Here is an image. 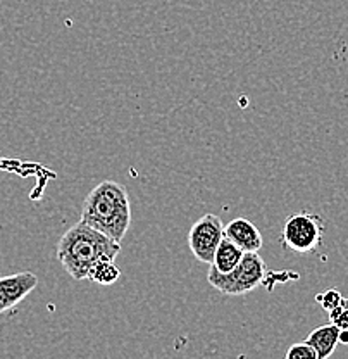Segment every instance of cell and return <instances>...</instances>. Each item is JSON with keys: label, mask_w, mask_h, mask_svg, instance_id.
<instances>
[{"label": "cell", "mask_w": 348, "mask_h": 359, "mask_svg": "<svg viewBox=\"0 0 348 359\" xmlns=\"http://www.w3.org/2000/svg\"><path fill=\"white\" fill-rule=\"evenodd\" d=\"M121 252V242L112 241L102 231L85 222H78L61 237L57 244V259L71 278L85 280L93 264L102 257H112Z\"/></svg>", "instance_id": "cell-1"}, {"label": "cell", "mask_w": 348, "mask_h": 359, "mask_svg": "<svg viewBox=\"0 0 348 359\" xmlns=\"http://www.w3.org/2000/svg\"><path fill=\"white\" fill-rule=\"evenodd\" d=\"M81 222L121 242L131 226L128 190L114 180H104L88 194L81 209Z\"/></svg>", "instance_id": "cell-2"}, {"label": "cell", "mask_w": 348, "mask_h": 359, "mask_svg": "<svg viewBox=\"0 0 348 359\" xmlns=\"http://www.w3.org/2000/svg\"><path fill=\"white\" fill-rule=\"evenodd\" d=\"M265 278V263L259 252H245L238 266L230 273L209 268L207 280L224 295H245L260 285Z\"/></svg>", "instance_id": "cell-3"}, {"label": "cell", "mask_w": 348, "mask_h": 359, "mask_svg": "<svg viewBox=\"0 0 348 359\" xmlns=\"http://www.w3.org/2000/svg\"><path fill=\"white\" fill-rule=\"evenodd\" d=\"M326 223L314 212L300 211L288 216L281 230V242L297 254L314 252L323 242Z\"/></svg>", "instance_id": "cell-4"}, {"label": "cell", "mask_w": 348, "mask_h": 359, "mask_svg": "<svg viewBox=\"0 0 348 359\" xmlns=\"http://www.w3.org/2000/svg\"><path fill=\"white\" fill-rule=\"evenodd\" d=\"M224 238V224L219 216L204 215L198 218L188 231V247L197 261L211 264L216 249Z\"/></svg>", "instance_id": "cell-5"}, {"label": "cell", "mask_w": 348, "mask_h": 359, "mask_svg": "<svg viewBox=\"0 0 348 359\" xmlns=\"http://www.w3.org/2000/svg\"><path fill=\"white\" fill-rule=\"evenodd\" d=\"M39 285V276L32 271H21L16 275L0 278V314L16 308Z\"/></svg>", "instance_id": "cell-6"}, {"label": "cell", "mask_w": 348, "mask_h": 359, "mask_svg": "<svg viewBox=\"0 0 348 359\" xmlns=\"http://www.w3.org/2000/svg\"><path fill=\"white\" fill-rule=\"evenodd\" d=\"M224 237L237 244L243 252H259L264 245L260 230L250 219L235 218L224 226Z\"/></svg>", "instance_id": "cell-7"}, {"label": "cell", "mask_w": 348, "mask_h": 359, "mask_svg": "<svg viewBox=\"0 0 348 359\" xmlns=\"http://www.w3.org/2000/svg\"><path fill=\"white\" fill-rule=\"evenodd\" d=\"M307 342L316 349L317 359H328L333 356L336 346L340 344V328L336 325L329 323L312 330L307 337Z\"/></svg>", "instance_id": "cell-8"}, {"label": "cell", "mask_w": 348, "mask_h": 359, "mask_svg": "<svg viewBox=\"0 0 348 359\" xmlns=\"http://www.w3.org/2000/svg\"><path fill=\"white\" fill-rule=\"evenodd\" d=\"M243 254L245 252H243V250L239 249L237 244H233L230 238L224 237L223 241H221L218 249H216L214 259H212L211 268L216 269V271H219V273L233 271V269L238 266L239 261H242Z\"/></svg>", "instance_id": "cell-9"}, {"label": "cell", "mask_w": 348, "mask_h": 359, "mask_svg": "<svg viewBox=\"0 0 348 359\" xmlns=\"http://www.w3.org/2000/svg\"><path fill=\"white\" fill-rule=\"evenodd\" d=\"M121 276V269L116 266L112 257H102L93 264L88 273V280L100 283V285H112Z\"/></svg>", "instance_id": "cell-10"}, {"label": "cell", "mask_w": 348, "mask_h": 359, "mask_svg": "<svg viewBox=\"0 0 348 359\" xmlns=\"http://www.w3.org/2000/svg\"><path fill=\"white\" fill-rule=\"evenodd\" d=\"M286 359H317V353L309 342H298L290 346V349L284 353Z\"/></svg>", "instance_id": "cell-11"}, {"label": "cell", "mask_w": 348, "mask_h": 359, "mask_svg": "<svg viewBox=\"0 0 348 359\" xmlns=\"http://www.w3.org/2000/svg\"><path fill=\"white\" fill-rule=\"evenodd\" d=\"M329 320H331V323L336 325L340 330H348V299L343 297L342 302H340L335 309L329 311Z\"/></svg>", "instance_id": "cell-12"}, {"label": "cell", "mask_w": 348, "mask_h": 359, "mask_svg": "<svg viewBox=\"0 0 348 359\" xmlns=\"http://www.w3.org/2000/svg\"><path fill=\"white\" fill-rule=\"evenodd\" d=\"M342 299H343V295L340 294L338 289H328V290H324L323 294L316 295V301L319 302V304L323 306L324 311H328V313L331 311V309H335L336 306L342 302Z\"/></svg>", "instance_id": "cell-13"}, {"label": "cell", "mask_w": 348, "mask_h": 359, "mask_svg": "<svg viewBox=\"0 0 348 359\" xmlns=\"http://www.w3.org/2000/svg\"><path fill=\"white\" fill-rule=\"evenodd\" d=\"M340 342L348 344V330H340Z\"/></svg>", "instance_id": "cell-14"}]
</instances>
